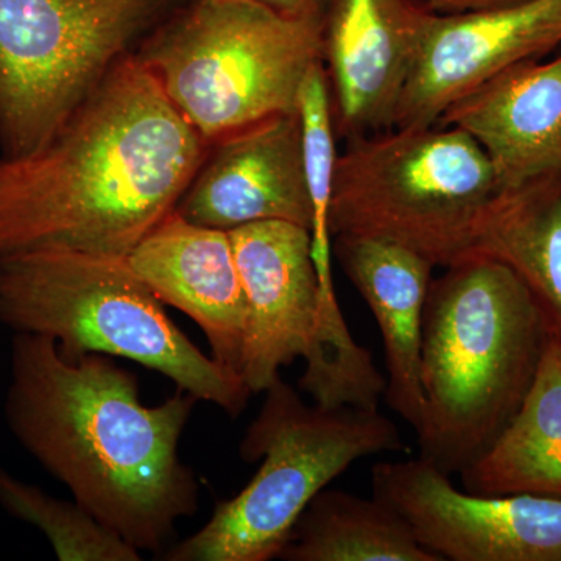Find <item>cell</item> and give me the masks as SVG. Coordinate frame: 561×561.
Returning a JSON list of instances; mask_svg holds the SVG:
<instances>
[{"label": "cell", "instance_id": "7c38bea8", "mask_svg": "<svg viewBox=\"0 0 561 561\" xmlns=\"http://www.w3.org/2000/svg\"><path fill=\"white\" fill-rule=\"evenodd\" d=\"M175 213L224 231L265 220L309 230L312 208L298 111L265 117L210 142Z\"/></svg>", "mask_w": 561, "mask_h": 561}, {"label": "cell", "instance_id": "7a4b0ae2", "mask_svg": "<svg viewBox=\"0 0 561 561\" xmlns=\"http://www.w3.org/2000/svg\"><path fill=\"white\" fill-rule=\"evenodd\" d=\"M197 398L149 408L138 379L102 354L70 360L46 335L16 332L5 415L21 445L73 500L139 551L160 552L201 486L180 459Z\"/></svg>", "mask_w": 561, "mask_h": 561}, {"label": "cell", "instance_id": "3957f363", "mask_svg": "<svg viewBox=\"0 0 561 561\" xmlns=\"http://www.w3.org/2000/svg\"><path fill=\"white\" fill-rule=\"evenodd\" d=\"M549 324L526 284L472 253L432 278L421 331L420 459L459 476L523 404Z\"/></svg>", "mask_w": 561, "mask_h": 561}, {"label": "cell", "instance_id": "4fadbf2b", "mask_svg": "<svg viewBox=\"0 0 561 561\" xmlns=\"http://www.w3.org/2000/svg\"><path fill=\"white\" fill-rule=\"evenodd\" d=\"M561 46V0H526L482 13L437 14L394 116L393 128L430 127L465 92Z\"/></svg>", "mask_w": 561, "mask_h": 561}, {"label": "cell", "instance_id": "8fae6325", "mask_svg": "<svg viewBox=\"0 0 561 561\" xmlns=\"http://www.w3.org/2000/svg\"><path fill=\"white\" fill-rule=\"evenodd\" d=\"M228 232L247 301L242 379L251 394L264 393L280 368L306 359L316 343L320 289L311 232L280 220Z\"/></svg>", "mask_w": 561, "mask_h": 561}, {"label": "cell", "instance_id": "e0dca14e", "mask_svg": "<svg viewBox=\"0 0 561 561\" xmlns=\"http://www.w3.org/2000/svg\"><path fill=\"white\" fill-rule=\"evenodd\" d=\"M476 494H538L561 500V339L549 331L529 391L481 459L460 472Z\"/></svg>", "mask_w": 561, "mask_h": 561}, {"label": "cell", "instance_id": "ba28073f", "mask_svg": "<svg viewBox=\"0 0 561 561\" xmlns=\"http://www.w3.org/2000/svg\"><path fill=\"white\" fill-rule=\"evenodd\" d=\"M181 0H0V146L49 142Z\"/></svg>", "mask_w": 561, "mask_h": 561}, {"label": "cell", "instance_id": "6da1fadb", "mask_svg": "<svg viewBox=\"0 0 561 561\" xmlns=\"http://www.w3.org/2000/svg\"><path fill=\"white\" fill-rule=\"evenodd\" d=\"M208 147L135 51L125 55L49 142L0 160V257H127L175 210Z\"/></svg>", "mask_w": 561, "mask_h": 561}, {"label": "cell", "instance_id": "603a6c76", "mask_svg": "<svg viewBox=\"0 0 561 561\" xmlns=\"http://www.w3.org/2000/svg\"><path fill=\"white\" fill-rule=\"evenodd\" d=\"M279 16L297 21H321L327 0H253Z\"/></svg>", "mask_w": 561, "mask_h": 561}, {"label": "cell", "instance_id": "d6986e66", "mask_svg": "<svg viewBox=\"0 0 561 561\" xmlns=\"http://www.w3.org/2000/svg\"><path fill=\"white\" fill-rule=\"evenodd\" d=\"M278 559L287 561H442L416 540L391 505L321 490L301 513Z\"/></svg>", "mask_w": 561, "mask_h": 561}, {"label": "cell", "instance_id": "ffe728a7", "mask_svg": "<svg viewBox=\"0 0 561 561\" xmlns=\"http://www.w3.org/2000/svg\"><path fill=\"white\" fill-rule=\"evenodd\" d=\"M298 116L301 121L302 153H305L306 183L311 198L312 260L319 276L320 308H337L334 280L331 272L332 232L331 201L334 186L335 164H337V133L330 83L323 62H317L309 70L301 84L298 98Z\"/></svg>", "mask_w": 561, "mask_h": 561}, {"label": "cell", "instance_id": "30bf717a", "mask_svg": "<svg viewBox=\"0 0 561 561\" xmlns=\"http://www.w3.org/2000/svg\"><path fill=\"white\" fill-rule=\"evenodd\" d=\"M437 13L426 0H327L321 62L339 138L393 128L402 94Z\"/></svg>", "mask_w": 561, "mask_h": 561}, {"label": "cell", "instance_id": "5b68a950", "mask_svg": "<svg viewBox=\"0 0 561 561\" xmlns=\"http://www.w3.org/2000/svg\"><path fill=\"white\" fill-rule=\"evenodd\" d=\"M140 61L206 142L283 113L321 61V21L253 0H181L138 44Z\"/></svg>", "mask_w": 561, "mask_h": 561}, {"label": "cell", "instance_id": "9a60e30c", "mask_svg": "<svg viewBox=\"0 0 561 561\" xmlns=\"http://www.w3.org/2000/svg\"><path fill=\"white\" fill-rule=\"evenodd\" d=\"M437 124L482 147L497 190L561 172V54L494 73L456 99Z\"/></svg>", "mask_w": 561, "mask_h": 561}, {"label": "cell", "instance_id": "2e32d148", "mask_svg": "<svg viewBox=\"0 0 561 561\" xmlns=\"http://www.w3.org/2000/svg\"><path fill=\"white\" fill-rule=\"evenodd\" d=\"M332 250L381 331L387 386L383 400L419 430L421 331L435 265L415 251L382 239L334 236Z\"/></svg>", "mask_w": 561, "mask_h": 561}, {"label": "cell", "instance_id": "8992f818", "mask_svg": "<svg viewBox=\"0 0 561 561\" xmlns=\"http://www.w3.org/2000/svg\"><path fill=\"white\" fill-rule=\"evenodd\" d=\"M241 443L243 460L260 470L230 501L220 502L197 534L165 553L171 561L278 559L313 497L354 461L408 451L397 424L379 409H324L308 404L283 378Z\"/></svg>", "mask_w": 561, "mask_h": 561}, {"label": "cell", "instance_id": "5bb4252c", "mask_svg": "<svg viewBox=\"0 0 561 561\" xmlns=\"http://www.w3.org/2000/svg\"><path fill=\"white\" fill-rule=\"evenodd\" d=\"M127 261L162 305L202 328L214 359L242 378L247 301L230 232L194 224L173 210Z\"/></svg>", "mask_w": 561, "mask_h": 561}, {"label": "cell", "instance_id": "52a82bcc", "mask_svg": "<svg viewBox=\"0 0 561 561\" xmlns=\"http://www.w3.org/2000/svg\"><path fill=\"white\" fill-rule=\"evenodd\" d=\"M497 191L485 151L467 133L438 124L390 128L350 140L339 153L332 238L382 239L446 268L474 250Z\"/></svg>", "mask_w": 561, "mask_h": 561}, {"label": "cell", "instance_id": "44dd1931", "mask_svg": "<svg viewBox=\"0 0 561 561\" xmlns=\"http://www.w3.org/2000/svg\"><path fill=\"white\" fill-rule=\"evenodd\" d=\"M0 505L43 531L61 561H139V549L103 526L79 502L51 497L0 465Z\"/></svg>", "mask_w": 561, "mask_h": 561}, {"label": "cell", "instance_id": "7402d4cb", "mask_svg": "<svg viewBox=\"0 0 561 561\" xmlns=\"http://www.w3.org/2000/svg\"><path fill=\"white\" fill-rule=\"evenodd\" d=\"M434 13L440 16L482 13V11L504 9L526 0H426Z\"/></svg>", "mask_w": 561, "mask_h": 561}, {"label": "cell", "instance_id": "9c48e42d", "mask_svg": "<svg viewBox=\"0 0 561 561\" xmlns=\"http://www.w3.org/2000/svg\"><path fill=\"white\" fill-rule=\"evenodd\" d=\"M371 490L442 561H561L560 497L470 493L420 457L376 463Z\"/></svg>", "mask_w": 561, "mask_h": 561}, {"label": "cell", "instance_id": "277c9868", "mask_svg": "<svg viewBox=\"0 0 561 561\" xmlns=\"http://www.w3.org/2000/svg\"><path fill=\"white\" fill-rule=\"evenodd\" d=\"M0 323L50 337L66 359L95 353L138 362L231 416L251 397L241 376L173 323L127 257L58 249L0 257Z\"/></svg>", "mask_w": 561, "mask_h": 561}, {"label": "cell", "instance_id": "ac0fdd59", "mask_svg": "<svg viewBox=\"0 0 561 561\" xmlns=\"http://www.w3.org/2000/svg\"><path fill=\"white\" fill-rule=\"evenodd\" d=\"M472 253L511 267L561 339V172L497 191Z\"/></svg>", "mask_w": 561, "mask_h": 561}]
</instances>
